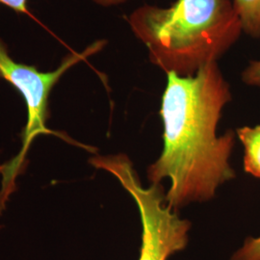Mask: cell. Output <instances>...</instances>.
I'll list each match as a JSON object with an SVG mask.
<instances>
[{
	"label": "cell",
	"instance_id": "3",
	"mask_svg": "<svg viewBox=\"0 0 260 260\" xmlns=\"http://www.w3.org/2000/svg\"><path fill=\"white\" fill-rule=\"evenodd\" d=\"M105 40H100L90 45L83 51L73 52L66 56L61 65L52 72H40L34 66L26 65L14 60L8 48L0 39V79L11 84L25 102L27 121L22 128V147L18 155L9 163L1 166L3 181L1 193L8 199L15 190V179L21 173L24 159L33 141L42 134H53L62 137L60 133L47 127L49 118V95L56 84L74 66L86 60L88 57L100 52L106 46Z\"/></svg>",
	"mask_w": 260,
	"mask_h": 260
},
{
	"label": "cell",
	"instance_id": "6",
	"mask_svg": "<svg viewBox=\"0 0 260 260\" xmlns=\"http://www.w3.org/2000/svg\"><path fill=\"white\" fill-rule=\"evenodd\" d=\"M233 5L243 32L252 38H260V0H233Z\"/></svg>",
	"mask_w": 260,
	"mask_h": 260
},
{
	"label": "cell",
	"instance_id": "11",
	"mask_svg": "<svg viewBox=\"0 0 260 260\" xmlns=\"http://www.w3.org/2000/svg\"><path fill=\"white\" fill-rule=\"evenodd\" d=\"M5 201H4V199H3V196L1 194V190H0V214H1V211L4 209V207H5ZM0 229H1V225H0Z\"/></svg>",
	"mask_w": 260,
	"mask_h": 260
},
{
	"label": "cell",
	"instance_id": "7",
	"mask_svg": "<svg viewBox=\"0 0 260 260\" xmlns=\"http://www.w3.org/2000/svg\"><path fill=\"white\" fill-rule=\"evenodd\" d=\"M231 260H260V236L248 237Z\"/></svg>",
	"mask_w": 260,
	"mask_h": 260
},
{
	"label": "cell",
	"instance_id": "1",
	"mask_svg": "<svg viewBox=\"0 0 260 260\" xmlns=\"http://www.w3.org/2000/svg\"><path fill=\"white\" fill-rule=\"evenodd\" d=\"M232 99L218 62L191 76L168 74L160 108L163 150L147 176L151 183L170 180L166 204L171 209L207 202L220 186L235 178L230 157L236 132L217 136L223 107Z\"/></svg>",
	"mask_w": 260,
	"mask_h": 260
},
{
	"label": "cell",
	"instance_id": "10",
	"mask_svg": "<svg viewBox=\"0 0 260 260\" xmlns=\"http://www.w3.org/2000/svg\"><path fill=\"white\" fill-rule=\"evenodd\" d=\"M93 3L101 5L103 7H113V6H118L127 2L128 0H91Z\"/></svg>",
	"mask_w": 260,
	"mask_h": 260
},
{
	"label": "cell",
	"instance_id": "9",
	"mask_svg": "<svg viewBox=\"0 0 260 260\" xmlns=\"http://www.w3.org/2000/svg\"><path fill=\"white\" fill-rule=\"evenodd\" d=\"M0 5L7 6L20 14L28 13L27 0H0Z\"/></svg>",
	"mask_w": 260,
	"mask_h": 260
},
{
	"label": "cell",
	"instance_id": "2",
	"mask_svg": "<svg viewBox=\"0 0 260 260\" xmlns=\"http://www.w3.org/2000/svg\"><path fill=\"white\" fill-rule=\"evenodd\" d=\"M127 22L150 62L167 75L180 76L218 62L243 32L231 0H177L166 8L145 4Z\"/></svg>",
	"mask_w": 260,
	"mask_h": 260
},
{
	"label": "cell",
	"instance_id": "8",
	"mask_svg": "<svg viewBox=\"0 0 260 260\" xmlns=\"http://www.w3.org/2000/svg\"><path fill=\"white\" fill-rule=\"evenodd\" d=\"M241 77L244 83L260 89V60L251 62L243 71Z\"/></svg>",
	"mask_w": 260,
	"mask_h": 260
},
{
	"label": "cell",
	"instance_id": "4",
	"mask_svg": "<svg viewBox=\"0 0 260 260\" xmlns=\"http://www.w3.org/2000/svg\"><path fill=\"white\" fill-rule=\"evenodd\" d=\"M89 163L116 177L138 206L143 229L139 260H167L185 249L192 224L168 207L161 183L144 187L125 154L93 155Z\"/></svg>",
	"mask_w": 260,
	"mask_h": 260
},
{
	"label": "cell",
	"instance_id": "5",
	"mask_svg": "<svg viewBox=\"0 0 260 260\" xmlns=\"http://www.w3.org/2000/svg\"><path fill=\"white\" fill-rule=\"evenodd\" d=\"M236 135L244 147V170L260 179V125L237 128Z\"/></svg>",
	"mask_w": 260,
	"mask_h": 260
}]
</instances>
